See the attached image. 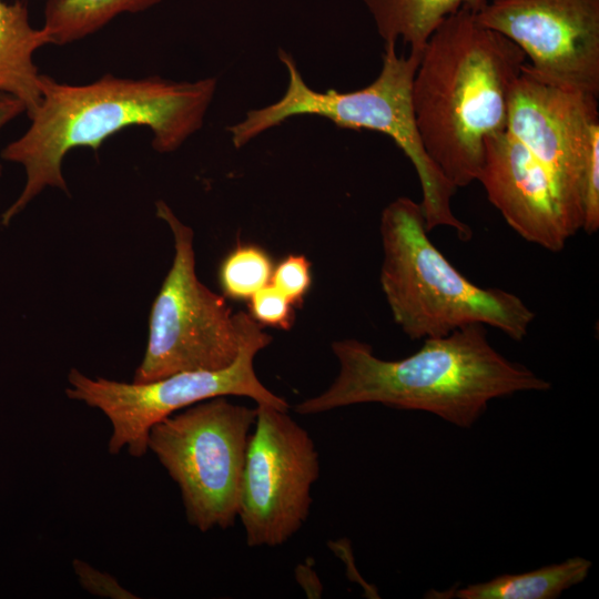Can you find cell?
<instances>
[{
  "mask_svg": "<svg viewBox=\"0 0 599 599\" xmlns=\"http://www.w3.org/2000/svg\"><path fill=\"white\" fill-rule=\"evenodd\" d=\"M216 87L214 77L175 82L105 74L71 85L41 74V100L29 116L30 126L1 151L3 160L26 171V184L2 213L1 224L9 225L47 186L68 192L61 166L72 149L97 151L115 133L140 125L151 130L155 151L177 150L202 128Z\"/></svg>",
  "mask_w": 599,
  "mask_h": 599,
  "instance_id": "cell-1",
  "label": "cell"
},
{
  "mask_svg": "<svg viewBox=\"0 0 599 599\" xmlns=\"http://www.w3.org/2000/svg\"><path fill=\"white\" fill-rule=\"evenodd\" d=\"M339 372L332 385L295 406L313 415L357 404L427 412L460 428H470L497 398L546 392L551 384L500 354L484 325L425 338L414 354L397 361L377 357L358 339L332 343Z\"/></svg>",
  "mask_w": 599,
  "mask_h": 599,
  "instance_id": "cell-2",
  "label": "cell"
},
{
  "mask_svg": "<svg viewBox=\"0 0 599 599\" xmlns=\"http://www.w3.org/2000/svg\"><path fill=\"white\" fill-rule=\"evenodd\" d=\"M463 7L426 42L412 103L429 158L457 189L478 180L486 141L507 129L514 85L527 62L508 38Z\"/></svg>",
  "mask_w": 599,
  "mask_h": 599,
  "instance_id": "cell-3",
  "label": "cell"
},
{
  "mask_svg": "<svg viewBox=\"0 0 599 599\" xmlns=\"http://www.w3.org/2000/svg\"><path fill=\"white\" fill-rule=\"evenodd\" d=\"M379 282L395 323L412 339L441 337L474 324L514 341L535 313L516 294L465 277L430 241L420 203L400 196L382 212Z\"/></svg>",
  "mask_w": 599,
  "mask_h": 599,
  "instance_id": "cell-4",
  "label": "cell"
},
{
  "mask_svg": "<svg viewBox=\"0 0 599 599\" xmlns=\"http://www.w3.org/2000/svg\"><path fill=\"white\" fill-rule=\"evenodd\" d=\"M278 58L288 73L287 89L275 103L248 111L242 121L227 128L235 149L292 116L305 114L326 118L342 129L384 133L394 140L416 170L427 231L447 226L454 229L461 241L471 236V229L451 209L457 187L429 158L416 125L412 85L420 55L398 54L396 43H385L377 78L351 92L315 91L306 84L290 53L280 49Z\"/></svg>",
  "mask_w": 599,
  "mask_h": 599,
  "instance_id": "cell-5",
  "label": "cell"
},
{
  "mask_svg": "<svg viewBox=\"0 0 599 599\" xmlns=\"http://www.w3.org/2000/svg\"><path fill=\"white\" fill-rule=\"evenodd\" d=\"M213 397L154 424L148 449L177 485L189 524L227 529L238 517L246 449L256 407Z\"/></svg>",
  "mask_w": 599,
  "mask_h": 599,
  "instance_id": "cell-6",
  "label": "cell"
},
{
  "mask_svg": "<svg viewBox=\"0 0 599 599\" xmlns=\"http://www.w3.org/2000/svg\"><path fill=\"white\" fill-rule=\"evenodd\" d=\"M241 347L233 364L219 370L176 373L148 383L90 378L77 368L68 375L65 394L101 410L112 425L109 453L126 451L142 457L151 427L165 417L217 396H245L256 404L288 410L287 402L265 387L254 369V357L270 345L272 336L245 312L235 313Z\"/></svg>",
  "mask_w": 599,
  "mask_h": 599,
  "instance_id": "cell-7",
  "label": "cell"
},
{
  "mask_svg": "<svg viewBox=\"0 0 599 599\" xmlns=\"http://www.w3.org/2000/svg\"><path fill=\"white\" fill-rule=\"evenodd\" d=\"M155 207L173 234L174 257L152 304L148 345L134 383L223 369L234 363L241 347L235 314L196 276L192 229L165 202L158 201Z\"/></svg>",
  "mask_w": 599,
  "mask_h": 599,
  "instance_id": "cell-8",
  "label": "cell"
},
{
  "mask_svg": "<svg viewBox=\"0 0 599 599\" xmlns=\"http://www.w3.org/2000/svg\"><path fill=\"white\" fill-rule=\"evenodd\" d=\"M319 471L308 432L287 410L256 404L238 510L248 547L281 546L303 527Z\"/></svg>",
  "mask_w": 599,
  "mask_h": 599,
  "instance_id": "cell-9",
  "label": "cell"
},
{
  "mask_svg": "<svg viewBox=\"0 0 599 599\" xmlns=\"http://www.w3.org/2000/svg\"><path fill=\"white\" fill-rule=\"evenodd\" d=\"M478 21L512 41L542 81L599 95V0H491Z\"/></svg>",
  "mask_w": 599,
  "mask_h": 599,
  "instance_id": "cell-10",
  "label": "cell"
},
{
  "mask_svg": "<svg viewBox=\"0 0 599 599\" xmlns=\"http://www.w3.org/2000/svg\"><path fill=\"white\" fill-rule=\"evenodd\" d=\"M597 99L540 80L526 62L509 101L506 131L539 162L581 219L585 166L599 134Z\"/></svg>",
  "mask_w": 599,
  "mask_h": 599,
  "instance_id": "cell-11",
  "label": "cell"
},
{
  "mask_svg": "<svg viewBox=\"0 0 599 599\" xmlns=\"http://www.w3.org/2000/svg\"><path fill=\"white\" fill-rule=\"evenodd\" d=\"M477 181L507 224L530 243L558 252L581 230V216L539 162L507 131L486 141Z\"/></svg>",
  "mask_w": 599,
  "mask_h": 599,
  "instance_id": "cell-12",
  "label": "cell"
},
{
  "mask_svg": "<svg viewBox=\"0 0 599 599\" xmlns=\"http://www.w3.org/2000/svg\"><path fill=\"white\" fill-rule=\"evenodd\" d=\"M45 44H51L50 37L31 27L24 2L0 0V92L21 101L28 116L41 100V74L33 54Z\"/></svg>",
  "mask_w": 599,
  "mask_h": 599,
  "instance_id": "cell-13",
  "label": "cell"
},
{
  "mask_svg": "<svg viewBox=\"0 0 599 599\" xmlns=\"http://www.w3.org/2000/svg\"><path fill=\"white\" fill-rule=\"evenodd\" d=\"M385 43L402 41L420 55L437 29L463 7L481 11L489 0H363Z\"/></svg>",
  "mask_w": 599,
  "mask_h": 599,
  "instance_id": "cell-14",
  "label": "cell"
},
{
  "mask_svg": "<svg viewBox=\"0 0 599 599\" xmlns=\"http://www.w3.org/2000/svg\"><path fill=\"white\" fill-rule=\"evenodd\" d=\"M591 561L581 557L515 575L497 576L488 581L449 591H434L433 598L458 599H554L582 582Z\"/></svg>",
  "mask_w": 599,
  "mask_h": 599,
  "instance_id": "cell-15",
  "label": "cell"
},
{
  "mask_svg": "<svg viewBox=\"0 0 599 599\" xmlns=\"http://www.w3.org/2000/svg\"><path fill=\"white\" fill-rule=\"evenodd\" d=\"M162 0H48L42 29L52 44L79 41L122 13L145 11Z\"/></svg>",
  "mask_w": 599,
  "mask_h": 599,
  "instance_id": "cell-16",
  "label": "cell"
},
{
  "mask_svg": "<svg viewBox=\"0 0 599 599\" xmlns=\"http://www.w3.org/2000/svg\"><path fill=\"white\" fill-rule=\"evenodd\" d=\"M274 265L268 253L258 245H240L222 262L219 281L226 297L248 300L271 282Z\"/></svg>",
  "mask_w": 599,
  "mask_h": 599,
  "instance_id": "cell-17",
  "label": "cell"
},
{
  "mask_svg": "<svg viewBox=\"0 0 599 599\" xmlns=\"http://www.w3.org/2000/svg\"><path fill=\"white\" fill-rule=\"evenodd\" d=\"M250 315L261 326L291 329L295 319L292 302L274 285L268 283L250 298Z\"/></svg>",
  "mask_w": 599,
  "mask_h": 599,
  "instance_id": "cell-18",
  "label": "cell"
},
{
  "mask_svg": "<svg viewBox=\"0 0 599 599\" xmlns=\"http://www.w3.org/2000/svg\"><path fill=\"white\" fill-rule=\"evenodd\" d=\"M312 283L311 262L300 254H290L273 270L271 284L293 305H300Z\"/></svg>",
  "mask_w": 599,
  "mask_h": 599,
  "instance_id": "cell-19",
  "label": "cell"
},
{
  "mask_svg": "<svg viewBox=\"0 0 599 599\" xmlns=\"http://www.w3.org/2000/svg\"><path fill=\"white\" fill-rule=\"evenodd\" d=\"M72 565L80 585L91 595L113 599L138 598V596L123 588L113 576L97 570L80 559H74Z\"/></svg>",
  "mask_w": 599,
  "mask_h": 599,
  "instance_id": "cell-20",
  "label": "cell"
},
{
  "mask_svg": "<svg viewBox=\"0 0 599 599\" xmlns=\"http://www.w3.org/2000/svg\"><path fill=\"white\" fill-rule=\"evenodd\" d=\"M23 112H26V108L21 101L10 94L0 92V130ZM1 172L2 166L0 163V174Z\"/></svg>",
  "mask_w": 599,
  "mask_h": 599,
  "instance_id": "cell-21",
  "label": "cell"
}]
</instances>
